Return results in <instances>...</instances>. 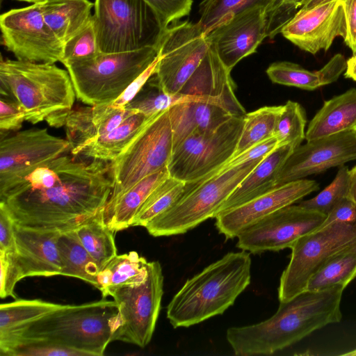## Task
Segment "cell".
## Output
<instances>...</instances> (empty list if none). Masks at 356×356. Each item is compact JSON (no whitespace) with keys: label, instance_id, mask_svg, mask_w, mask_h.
I'll return each instance as SVG.
<instances>
[{"label":"cell","instance_id":"cell-1","mask_svg":"<svg viewBox=\"0 0 356 356\" xmlns=\"http://www.w3.org/2000/svg\"><path fill=\"white\" fill-rule=\"evenodd\" d=\"M74 157L62 155L42 163L0 196L16 224L63 232L104 209L113 186L110 162Z\"/></svg>","mask_w":356,"mask_h":356},{"label":"cell","instance_id":"cell-2","mask_svg":"<svg viewBox=\"0 0 356 356\" xmlns=\"http://www.w3.org/2000/svg\"><path fill=\"white\" fill-rule=\"evenodd\" d=\"M344 287L304 291L291 300L280 302L277 312L262 322L232 327L226 339L235 355H270L329 324L340 322Z\"/></svg>","mask_w":356,"mask_h":356},{"label":"cell","instance_id":"cell-3","mask_svg":"<svg viewBox=\"0 0 356 356\" xmlns=\"http://www.w3.org/2000/svg\"><path fill=\"white\" fill-rule=\"evenodd\" d=\"M119 325L116 303L102 298L81 305H63L42 318L0 337V345L26 339L70 349L82 356H101L113 341Z\"/></svg>","mask_w":356,"mask_h":356},{"label":"cell","instance_id":"cell-4","mask_svg":"<svg viewBox=\"0 0 356 356\" xmlns=\"http://www.w3.org/2000/svg\"><path fill=\"white\" fill-rule=\"evenodd\" d=\"M251 265L250 252H228L188 279L167 307L170 323L188 327L223 314L250 284Z\"/></svg>","mask_w":356,"mask_h":356},{"label":"cell","instance_id":"cell-5","mask_svg":"<svg viewBox=\"0 0 356 356\" xmlns=\"http://www.w3.org/2000/svg\"><path fill=\"white\" fill-rule=\"evenodd\" d=\"M0 93L17 102L26 121L45 120L50 127L65 124L76 93L68 72L54 64L20 60L0 63Z\"/></svg>","mask_w":356,"mask_h":356},{"label":"cell","instance_id":"cell-6","mask_svg":"<svg viewBox=\"0 0 356 356\" xmlns=\"http://www.w3.org/2000/svg\"><path fill=\"white\" fill-rule=\"evenodd\" d=\"M159 47L102 53L66 64L76 97L89 106L110 104L158 58Z\"/></svg>","mask_w":356,"mask_h":356},{"label":"cell","instance_id":"cell-7","mask_svg":"<svg viewBox=\"0 0 356 356\" xmlns=\"http://www.w3.org/2000/svg\"><path fill=\"white\" fill-rule=\"evenodd\" d=\"M92 15L102 53L159 47L165 28L145 0H95Z\"/></svg>","mask_w":356,"mask_h":356},{"label":"cell","instance_id":"cell-8","mask_svg":"<svg viewBox=\"0 0 356 356\" xmlns=\"http://www.w3.org/2000/svg\"><path fill=\"white\" fill-rule=\"evenodd\" d=\"M262 160L221 170L194 183L193 187L177 203L145 226L148 233L156 237L181 234L208 218H215L221 204Z\"/></svg>","mask_w":356,"mask_h":356},{"label":"cell","instance_id":"cell-9","mask_svg":"<svg viewBox=\"0 0 356 356\" xmlns=\"http://www.w3.org/2000/svg\"><path fill=\"white\" fill-rule=\"evenodd\" d=\"M173 152L169 109L155 114L131 143L110 162L112 191L104 211L148 175L168 168Z\"/></svg>","mask_w":356,"mask_h":356},{"label":"cell","instance_id":"cell-10","mask_svg":"<svg viewBox=\"0 0 356 356\" xmlns=\"http://www.w3.org/2000/svg\"><path fill=\"white\" fill-rule=\"evenodd\" d=\"M244 116L232 117L212 131L195 132L185 138L173 149L168 166L170 176L195 183L216 174L235 153Z\"/></svg>","mask_w":356,"mask_h":356},{"label":"cell","instance_id":"cell-11","mask_svg":"<svg viewBox=\"0 0 356 356\" xmlns=\"http://www.w3.org/2000/svg\"><path fill=\"white\" fill-rule=\"evenodd\" d=\"M355 244L356 223H331L300 237L290 247V261L280 277V302L305 291L309 278L327 260Z\"/></svg>","mask_w":356,"mask_h":356},{"label":"cell","instance_id":"cell-12","mask_svg":"<svg viewBox=\"0 0 356 356\" xmlns=\"http://www.w3.org/2000/svg\"><path fill=\"white\" fill-rule=\"evenodd\" d=\"M163 275L158 261L147 264V274L140 284L121 287L111 297L118 308L119 327L113 341L145 348L150 342L161 309Z\"/></svg>","mask_w":356,"mask_h":356},{"label":"cell","instance_id":"cell-13","mask_svg":"<svg viewBox=\"0 0 356 356\" xmlns=\"http://www.w3.org/2000/svg\"><path fill=\"white\" fill-rule=\"evenodd\" d=\"M209 47L207 35L197 22L172 23L163 33L156 70L149 80L165 92H179Z\"/></svg>","mask_w":356,"mask_h":356},{"label":"cell","instance_id":"cell-14","mask_svg":"<svg viewBox=\"0 0 356 356\" xmlns=\"http://www.w3.org/2000/svg\"><path fill=\"white\" fill-rule=\"evenodd\" d=\"M0 27L3 44L17 59L49 64L61 61L63 44L45 22L41 3L3 13Z\"/></svg>","mask_w":356,"mask_h":356},{"label":"cell","instance_id":"cell-15","mask_svg":"<svg viewBox=\"0 0 356 356\" xmlns=\"http://www.w3.org/2000/svg\"><path fill=\"white\" fill-rule=\"evenodd\" d=\"M71 151L67 139L47 128H31L0 140V196L20 178L44 163Z\"/></svg>","mask_w":356,"mask_h":356},{"label":"cell","instance_id":"cell-16","mask_svg":"<svg viewBox=\"0 0 356 356\" xmlns=\"http://www.w3.org/2000/svg\"><path fill=\"white\" fill-rule=\"evenodd\" d=\"M325 218L318 211L291 204L243 230L237 236L236 246L252 254L290 248L300 237L318 229Z\"/></svg>","mask_w":356,"mask_h":356},{"label":"cell","instance_id":"cell-17","mask_svg":"<svg viewBox=\"0 0 356 356\" xmlns=\"http://www.w3.org/2000/svg\"><path fill=\"white\" fill-rule=\"evenodd\" d=\"M187 95L169 108L173 149L193 133L212 131L232 117L246 114L236 95L193 90Z\"/></svg>","mask_w":356,"mask_h":356},{"label":"cell","instance_id":"cell-18","mask_svg":"<svg viewBox=\"0 0 356 356\" xmlns=\"http://www.w3.org/2000/svg\"><path fill=\"white\" fill-rule=\"evenodd\" d=\"M356 159V131L353 129L308 140L296 147L280 169L276 186L319 174Z\"/></svg>","mask_w":356,"mask_h":356},{"label":"cell","instance_id":"cell-19","mask_svg":"<svg viewBox=\"0 0 356 356\" xmlns=\"http://www.w3.org/2000/svg\"><path fill=\"white\" fill-rule=\"evenodd\" d=\"M269 10L257 7L237 13L207 34L210 46L229 70L243 58L254 53L268 37Z\"/></svg>","mask_w":356,"mask_h":356},{"label":"cell","instance_id":"cell-20","mask_svg":"<svg viewBox=\"0 0 356 356\" xmlns=\"http://www.w3.org/2000/svg\"><path fill=\"white\" fill-rule=\"evenodd\" d=\"M280 33L312 54L328 50L336 38H344L346 34L342 0H333L309 9L300 8Z\"/></svg>","mask_w":356,"mask_h":356},{"label":"cell","instance_id":"cell-21","mask_svg":"<svg viewBox=\"0 0 356 356\" xmlns=\"http://www.w3.org/2000/svg\"><path fill=\"white\" fill-rule=\"evenodd\" d=\"M319 189L312 179H301L276 186L270 191L218 214L216 227L227 238H233L268 215L289 206Z\"/></svg>","mask_w":356,"mask_h":356},{"label":"cell","instance_id":"cell-22","mask_svg":"<svg viewBox=\"0 0 356 356\" xmlns=\"http://www.w3.org/2000/svg\"><path fill=\"white\" fill-rule=\"evenodd\" d=\"M60 232L24 227L15 222V251L13 255L21 280L60 275L62 263L57 245Z\"/></svg>","mask_w":356,"mask_h":356},{"label":"cell","instance_id":"cell-23","mask_svg":"<svg viewBox=\"0 0 356 356\" xmlns=\"http://www.w3.org/2000/svg\"><path fill=\"white\" fill-rule=\"evenodd\" d=\"M136 111L117 108L111 104L81 106L72 108L64 125L67 140L71 145L73 155L85 145L108 134Z\"/></svg>","mask_w":356,"mask_h":356},{"label":"cell","instance_id":"cell-24","mask_svg":"<svg viewBox=\"0 0 356 356\" xmlns=\"http://www.w3.org/2000/svg\"><path fill=\"white\" fill-rule=\"evenodd\" d=\"M294 149L290 145L279 146L275 149L238 185L219 207L216 216L276 187L278 173Z\"/></svg>","mask_w":356,"mask_h":356},{"label":"cell","instance_id":"cell-25","mask_svg":"<svg viewBox=\"0 0 356 356\" xmlns=\"http://www.w3.org/2000/svg\"><path fill=\"white\" fill-rule=\"evenodd\" d=\"M356 125V88L325 101L309 122L306 141L353 129Z\"/></svg>","mask_w":356,"mask_h":356},{"label":"cell","instance_id":"cell-26","mask_svg":"<svg viewBox=\"0 0 356 356\" xmlns=\"http://www.w3.org/2000/svg\"><path fill=\"white\" fill-rule=\"evenodd\" d=\"M93 6L89 0H44L41 2L45 22L63 44L90 22Z\"/></svg>","mask_w":356,"mask_h":356},{"label":"cell","instance_id":"cell-27","mask_svg":"<svg viewBox=\"0 0 356 356\" xmlns=\"http://www.w3.org/2000/svg\"><path fill=\"white\" fill-rule=\"evenodd\" d=\"M169 176L168 168H165L143 178L122 195L110 209L103 211L107 226L115 233L132 227L142 204Z\"/></svg>","mask_w":356,"mask_h":356},{"label":"cell","instance_id":"cell-28","mask_svg":"<svg viewBox=\"0 0 356 356\" xmlns=\"http://www.w3.org/2000/svg\"><path fill=\"white\" fill-rule=\"evenodd\" d=\"M154 115L149 117L140 112L136 113L111 131L81 147L72 156L111 162L131 143Z\"/></svg>","mask_w":356,"mask_h":356},{"label":"cell","instance_id":"cell-29","mask_svg":"<svg viewBox=\"0 0 356 356\" xmlns=\"http://www.w3.org/2000/svg\"><path fill=\"white\" fill-rule=\"evenodd\" d=\"M148 261L131 251L116 255L97 276L98 287L103 298L111 296L117 289L141 284L147 274Z\"/></svg>","mask_w":356,"mask_h":356},{"label":"cell","instance_id":"cell-30","mask_svg":"<svg viewBox=\"0 0 356 356\" xmlns=\"http://www.w3.org/2000/svg\"><path fill=\"white\" fill-rule=\"evenodd\" d=\"M57 245L62 263L60 275L82 280L97 289L100 270L83 246L75 229L60 232Z\"/></svg>","mask_w":356,"mask_h":356},{"label":"cell","instance_id":"cell-31","mask_svg":"<svg viewBox=\"0 0 356 356\" xmlns=\"http://www.w3.org/2000/svg\"><path fill=\"white\" fill-rule=\"evenodd\" d=\"M103 211L104 209L74 229L99 270L118 255L115 232L106 224Z\"/></svg>","mask_w":356,"mask_h":356},{"label":"cell","instance_id":"cell-32","mask_svg":"<svg viewBox=\"0 0 356 356\" xmlns=\"http://www.w3.org/2000/svg\"><path fill=\"white\" fill-rule=\"evenodd\" d=\"M356 277V244L332 256L309 278L305 291H318L341 286Z\"/></svg>","mask_w":356,"mask_h":356},{"label":"cell","instance_id":"cell-33","mask_svg":"<svg viewBox=\"0 0 356 356\" xmlns=\"http://www.w3.org/2000/svg\"><path fill=\"white\" fill-rule=\"evenodd\" d=\"M192 188L186 183L169 176L149 195L134 217L132 226L145 227L155 217L177 203Z\"/></svg>","mask_w":356,"mask_h":356},{"label":"cell","instance_id":"cell-34","mask_svg":"<svg viewBox=\"0 0 356 356\" xmlns=\"http://www.w3.org/2000/svg\"><path fill=\"white\" fill-rule=\"evenodd\" d=\"M63 305L42 300L17 299L0 305V337L54 312Z\"/></svg>","mask_w":356,"mask_h":356},{"label":"cell","instance_id":"cell-35","mask_svg":"<svg viewBox=\"0 0 356 356\" xmlns=\"http://www.w3.org/2000/svg\"><path fill=\"white\" fill-rule=\"evenodd\" d=\"M281 0H203L200 4L197 24L209 33L216 26L244 10L263 7L272 12ZM268 13V14H269Z\"/></svg>","mask_w":356,"mask_h":356},{"label":"cell","instance_id":"cell-36","mask_svg":"<svg viewBox=\"0 0 356 356\" xmlns=\"http://www.w3.org/2000/svg\"><path fill=\"white\" fill-rule=\"evenodd\" d=\"M282 108L283 105L264 106L246 113L233 157L257 143L273 136L276 122Z\"/></svg>","mask_w":356,"mask_h":356},{"label":"cell","instance_id":"cell-37","mask_svg":"<svg viewBox=\"0 0 356 356\" xmlns=\"http://www.w3.org/2000/svg\"><path fill=\"white\" fill-rule=\"evenodd\" d=\"M306 114L302 106L289 100L277 118L273 136L277 140L278 147L290 145L294 149L300 145L305 138Z\"/></svg>","mask_w":356,"mask_h":356},{"label":"cell","instance_id":"cell-38","mask_svg":"<svg viewBox=\"0 0 356 356\" xmlns=\"http://www.w3.org/2000/svg\"><path fill=\"white\" fill-rule=\"evenodd\" d=\"M266 74L273 83L314 90L323 86L320 70L309 71L298 64L278 61L270 64Z\"/></svg>","mask_w":356,"mask_h":356},{"label":"cell","instance_id":"cell-39","mask_svg":"<svg viewBox=\"0 0 356 356\" xmlns=\"http://www.w3.org/2000/svg\"><path fill=\"white\" fill-rule=\"evenodd\" d=\"M187 98V95L181 92H165L148 80L136 97L124 107L150 117L169 109Z\"/></svg>","mask_w":356,"mask_h":356},{"label":"cell","instance_id":"cell-40","mask_svg":"<svg viewBox=\"0 0 356 356\" xmlns=\"http://www.w3.org/2000/svg\"><path fill=\"white\" fill-rule=\"evenodd\" d=\"M350 170L341 165L333 181L315 197L300 202V206L327 216L343 199L348 197Z\"/></svg>","mask_w":356,"mask_h":356},{"label":"cell","instance_id":"cell-41","mask_svg":"<svg viewBox=\"0 0 356 356\" xmlns=\"http://www.w3.org/2000/svg\"><path fill=\"white\" fill-rule=\"evenodd\" d=\"M100 53L92 21L63 44L61 63L66 64L92 58Z\"/></svg>","mask_w":356,"mask_h":356},{"label":"cell","instance_id":"cell-42","mask_svg":"<svg viewBox=\"0 0 356 356\" xmlns=\"http://www.w3.org/2000/svg\"><path fill=\"white\" fill-rule=\"evenodd\" d=\"M24 121H26L25 113L22 106L10 97L1 95V139L6 137L10 131L21 129Z\"/></svg>","mask_w":356,"mask_h":356},{"label":"cell","instance_id":"cell-43","mask_svg":"<svg viewBox=\"0 0 356 356\" xmlns=\"http://www.w3.org/2000/svg\"><path fill=\"white\" fill-rule=\"evenodd\" d=\"M159 15L166 28L181 17L188 15L193 0H145Z\"/></svg>","mask_w":356,"mask_h":356},{"label":"cell","instance_id":"cell-44","mask_svg":"<svg viewBox=\"0 0 356 356\" xmlns=\"http://www.w3.org/2000/svg\"><path fill=\"white\" fill-rule=\"evenodd\" d=\"M13 252L0 251V296L1 298H17L15 293L17 283L21 280L15 264Z\"/></svg>","mask_w":356,"mask_h":356},{"label":"cell","instance_id":"cell-45","mask_svg":"<svg viewBox=\"0 0 356 356\" xmlns=\"http://www.w3.org/2000/svg\"><path fill=\"white\" fill-rule=\"evenodd\" d=\"M277 147L278 142L277 138L274 136H271L230 159L221 170H225L251 161L262 160Z\"/></svg>","mask_w":356,"mask_h":356},{"label":"cell","instance_id":"cell-46","mask_svg":"<svg viewBox=\"0 0 356 356\" xmlns=\"http://www.w3.org/2000/svg\"><path fill=\"white\" fill-rule=\"evenodd\" d=\"M14 225L8 207L4 202L0 201V251L15 252Z\"/></svg>","mask_w":356,"mask_h":356},{"label":"cell","instance_id":"cell-47","mask_svg":"<svg viewBox=\"0 0 356 356\" xmlns=\"http://www.w3.org/2000/svg\"><path fill=\"white\" fill-rule=\"evenodd\" d=\"M158 59L159 56L157 59L143 73L137 77L116 99L111 103V105L117 108H123L128 104L154 74Z\"/></svg>","mask_w":356,"mask_h":356},{"label":"cell","instance_id":"cell-48","mask_svg":"<svg viewBox=\"0 0 356 356\" xmlns=\"http://www.w3.org/2000/svg\"><path fill=\"white\" fill-rule=\"evenodd\" d=\"M336 222L356 223V204L349 197L340 201L326 216L321 226Z\"/></svg>","mask_w":356,"mask_h":356},{"label":"cell","instance_id":"cell-49","mask_svg":"<svg viewBox=\"0 0 356 356\" xmlns=\"http://www.w3.org/2000/svg\"><path fill=\"white\" fill-rule=\"evenodd\" d=\"M305 1L306 0H281L277 7L269 13L270 22L277 28H282Z\"/></svg>","mask_w":356,"mask_h":356},{"label":"cell","instance_id":"cell-50","mask_svg":"<svg viewBox=\"0 0 356 356\" xmlns=\"http://www.w3.org/2000/svg\"><path fill=\"white\" fill-rule=\"evenodd\" d=\"M342 3L346 22L343 40L354 55L356 54V0H342Z\"/></svg>","mask_w":356,"mask_h":356},{"label":"cell","instance_id":"cell-51","mask_svg":"<svg viewBox=\"0 0 356 356\" xmlns=\"http://www.w3.org/2000/svg\"><path fill=\"white\" fill-rule=\"evenodd\" d=\"M346 69V60L341 54H335L319 70L323 86L336 81Z\"/></svg>","mask_w":356,"mask_h":356},{"label":"cell","instance_id":"cell-52","mask_svg":"<svg viewBox=\"0 0 356 356\" xmlns=\"http://www.w3.org/2000/svg\"><path fill=\"white\" fill-rule=\"evenodd\" d=\"M344 76L356 81V54L346 60V69Z\"/></svg>","mask_w":356,"mask_h":356},{"label":"cell","instance_id":"cell-53","mask_svg":"<svg viewBox=\"0 0 356 356\" xmlns=\"http://www.w3.org/2000/svg\"><path fill=\"white\" fill-rule=\"evenodd\" d=\"M348 197L356 204V165L350 170V187Z\"/></svg>","mask_w":356,"mask_h":356},{"label":"cell","instance_id":"cell-54","mask_svg":"<svg viewBox=\"0 0 356 356\" xmlns=\"http://www.w3.org/2000/svg\"><path fill=\"white\" fill-rule=\"evenodd\" d=\"M333 0H306L305 3L300 8L301 9H309L319 4L325 3Z\"/></svg>","mask_w":356,"mask_h":356},{"label":"cell","instance_id":"cell-55","mask_svg":"<svg viewBox=\"0 0 356 356\" xmlns=\"http://www.w3.org/2000/svg\"><path fill=\"white\" fill-rule=\"evenodd\" d=\"M17 1L32 3H41V2L44 1V0H17Z\"/></svg>","mask_w":356,"mask_h":356},{"label":"cell","instance_id":"cell-56","mask_svg":"<svg viewBox=\"0 0 356 356\" xmlns=\"http://www.w3.org/2000/svg\"><path fill=\"white\" fill-rule=\"evenodd\" d=\"M343 355H351V356H356V349L353 350L352 351H350L347 353L342 354Z\"/></svg>","mask_w":356,"mask_h":356},{"label":"cell","instance_id":"cell-57","mask_svg":"<svg viewBox=\"0 0 356 356\" xmlns=\"http://www.w3.org/2000/svg\"><path fill=\"white\" fill-rule=\"evenodd\" d=\"M353 129L356 131V125L353 127Z\"/></svg>","mask_w":356,"mask_h":356}]
</instances>
